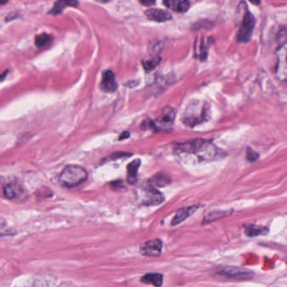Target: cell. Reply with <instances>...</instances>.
I'll return each mask as SVG.
<instances>
[{
    "mask_svg": "<svg viewBox=\"0 0 287 287\" xmlns=\"http://www.w3.org/2000/svg\"><path fill=\"white\" fill-rule=\"evenodd\" d=\"M51 37L46 33L38 35L35 39V44L37 47H43L51 41Z\"/></svg>",
    "mask_w": 287,
    "mask_h": 287,
    "instance_id": "cell-20",
    "label": "cell"
},
{
    "mask_svg": "<svg viewBox=\"0 0 287 287\" xmlns=\"http://www.w3.org/2000/svg\"><path fill=\"white\" fill-rule=\"evenodd\" d=\"M268 233V228L265 227H259L255 225H247L245 226V234L247 236L254 237L259 236V235H264Z\"/></svg>",
    "mask_w": 287,
    "mask_h": 287,
    "instance_id": "cell-18",
    "label": "cell"
},
{
    "mask_svg": "<svg viewBox=\"0 0 287 287\" xmlns=\"http://www.w3.org/2000/svg\"><path fill=\"white\" fill-rule=\"evenodd\" d=\"M248 1H249V2H251V3H253V4H254V5H259V4H260V3H261V1H260V0H248Z\"/></svg>",
    "mask_w": 287,
    "mask_h": 287,
    "instance_id": "cell-25",
    "label": "cell"
},
{
    "mask_svg": "<svg viewBox=\"0 0 287 287\" xmlns=\"http://www.w3.org/2000/svg\"><path fill=\"white\" fill-rule=\"evenodd\" d=\"M88 178V173L84 168L76 165L66 166L60 174L59 182L67 188H73L80 186Z\"/></svg>",
    "mask_w": 287,
    "mask_h": 287,
    "instance_id": "cell-3",
    "label": "cell"
},
{
    "mask_svg": "<svg viewBox=\"0 0 287 287\" xmlns=\"http://www.w3.org/2000/svg\"><path fill=\"white\" fill-rule=\"evenodd\" d=\"M163 243L160 239H154L143 243L140 246V253L144 256H160L162 253Z\"/></svg>",
    "mask_w": 287,
    "mask_h": 287,
    "instance_id": "cell-7",
    "label": "cell"
},
{
    "mask_svg": "<svg viewBox=\"0 0 287 287\" xmlns=\"http://www.w3.org/2000/svg\"><path fill=\"white\" fill-rule=\"evenodd\" d=\"M176 149L179 152L196 155L201 161H216L224 156V153L211 141L202 139L179 144Z\"/></svg>",
    "mask_w": 287,
    "mask_h": 287,
    "instance_id": "cell-1",
    "label": "cell"
},
{
    "mask_svg": "<svg viewBox=\"0 0 287 287\" xmlns=\"http://www.w3.org/2000/svg\"><path fill=\"white\" fill-rule=\"evenodd\" d=\"M149 183L154 187H163L170 183V178L164 173H158L150 178Z\"/></svg>",
    "mask_w": 287,
    "mask_h": 287,
    "instance_id": "cell-17",
    "label": "cell"
},
{
    "mask_svg": "<svg viewBox=\"0 0 287 287\" xmlns=\"http://www.w3.org/2000/svg\"><path fill=\"white\" fill-rule=\"evenodd\" d=\"M141 166L140 160L131 161L127 166V181L130 184H134L137 180L138 170Z\"/></svg>",
    "mask_w": 287,
    "mask_h": 287,
    "instance_id": "cell-16",
    "label": "cell"
},
{
    "mask_svg": "<svg viewBox=\"0 0 287 287\" xmlns=\"http://www.w3.org/2000/svg\"><path fill=\"white\" fill-rule=\"evenodd\" d=\"M100 87L105 93H114L117 90L118 84L116 80V76L112 71L107 70L104 72Z\"/></svg>",
    "mask_w": 287,
    "mask_h": 287,
    "instance_id": "cell-9",
    "label": "cell"
},
{
    "mask_svg": "<svg viewBox=\"0 0 287 287\" xmlns=\"http://www.w3.org/2000/svg\"><path fill=\"white\" fill-rule=\"evenodd\" d=\"M146 16L155 22H166L172 19V14L166 10L160 9H150L145 12Z\"/></svg>",
    "mask_w": 287,
    "mask_h": 287,
    "instance_id": "cell-11",
    "label": "cell"
},
{
    "mask_svg": "<svg viewBox=\"0 0 287 287\" xmlns=\"http://www.w3.org/2000/svg\"><path fill=\"white\" fill-rule=\"evenodd\" d=\"M175 110L173 108L165 107L162 110L161 115L157 118L156 120H146L142 123V126H146V128L152 129V130H170L173 126L174 118H175Z\"/></svg>",
    "mask_w": 287,
    "mask_h": 287,
    "instance_id": "cell-4",
    "label": "cell"
},
{
    "mask_svg": "<svg viewBox=\"0 0 287 287\" xmlns=\"http://www.w3.org/2000/svg\"><path fill=\"white\" fill-rule=\"evenodd\" d=\"M129 136H130V133L124 132L123 135L120 136L119 140H125V139L129 138Z\"/></svg>",
    "mask_w": 287,
    "mask_h": 287,
    "instance_id": "cell-24",
    "label": "cell"
},
{
    "mask_svg": "<svg viewBox=\"0 0 287 287\" xmlns=\"http://www.w3.org/2000/svg\"><path fill=\"white\" fill-rule=\"evenodd\" d=\"M139 197L142 204L147 206L160 205L164 201V195L151 184L142 188L140 191Z\"/></svg>",
    "mask_w": 287,
    "mask_h": 287,
    "instance_id": "cell-6",
    "label": "cell"
},
{
    "mask_svg": "<svg viewBox=\"0 0 287 287\" xmlns=\"http://www.w3.org/2000/svg\"><path fill=\"white\" fill-rule=\"evenodd\" d=\"M23 191L22 186L19 184L9 183L3 186V197L7 199H14V198L20 197V195L23 193Z\"/></svg>",
    "mask_w": 287,
    "mask_h": 287,
    "instance_id": "cell-13",
    "label": "cell"
},
{
    "mask_svg": "<svg viewBox=\"0 0 287 287\" xmlns=\"http://www.w3.org/2000/svg\"><path fill=\"white\" fill-rule=\"evenodd\" d=\"M164 3L168 9L178 13H185L191 6L189 0H164Z\"/></svg>",
    "mask_w": 287,
    "mask_h": 287,
    "instance_id": "cell-12",
    "label": "cell"
},
{
    "mask_svg": "<svg viewBox=\"0 0 287 287\" xmlns=\"http://www.w3.org/2000/svg\"><path fill=\"white\" fill-rule=\"evenodd\" d=\"M209 118V106L204 101L196 100L191 102L185 108L182 121L185 125L195 127L202 124Z\"/></svg>",
    "mask_w": 287,
    "mask_h": 287,
    "instance_id": "cell-2",
    "label": "cell"
},
{
    "mask_svg": "<svg viewBox=\"0 0 287 287\" xmlns=\"http://www.w3.org/2000/svg\"><path fill=\"white\" fill-rule=\"evenodd\" d=\"M79 4L78 0H57L55 2L53 8L50 10L49 14L57 15L68 8V7H77Z\"/></svg>",
    "mask_w": 287,
    "mask_h": 287,
    "instance_id": "cell-14",
    "label": "cell"
},
{
    "mask_svg": "<svg viewBox=\"0 0 287 287\" xmlns=\"http://www.w3.org/2000/svg\"><path fill=\"white\" fill-rule=\"evenodd\" d=\"M255 26V18L250 12H245L243 17L241 26L237 36L239 42L246 43L249 41L253 35V29Z\"/></svg>",
    "mask_w": 287,
    "mask_h": 287,
    "instance_id": "cell-5",
    "label": "cell"
},
{
    "mask_svg": "<svg viewBox=\"0 0 287 287\" xmlns=\"http://www.w3.org/2000/svg\"><path fill=\"white\" fill-rule=\"evenodd\" d=\"M246 155H247V161H250V162H253L259 159L258 153L255 152L253 149H250V148H247Z\"/></svg>",
    "mask_w": 287,
    "mask_h": 287,
    "instance_id": "cell-22",
    "label": "cell"
},
{
    "mask_svg": "<svg viewBox=\"0 0 287 287\" xmlns=\"http://www.w3.org/2000/svg\"><path fill=\"white\" fill-rule=\"evenodd\" d=\"M199 208L200 205H193L179 209V211L177 212L176 214L174 215L172 221H171V225L176 226L179 224L180 222H184L186 218L191 216L192 214H195Z\"/></svg>",
    "mask_w": 287,
    "mask_h": 287,
    "instance_id": "cell-10",
    "label": "cell"
},
{
    "mask_svg": "<svg viewBox=\"0 0 287 287\" xmlns=\"http://www.w3.org/2000/svg\"><path fill=\"white\" fill-rule=\"evenodd\" d=\"M1 1V5H3V4H5L9 0H0Z\"/></svg>",
    "mask_w": 287,
    "mask_h": 287,
    "instance_id": "cell-26",
    "label": "cell"
},
{
    "mask_svg": "<svg viewBox=\"0 0 287 287\" xmlns=\"http://www.w3.org/2000/svg\"><path fill=\"white\" fill-rule=\"evenodd\" d=\"M221 274L229 278L239 281H246L253 278V273L251 270H245L243 268L226 267L221 271Z\"/></svg>",
    "mask_w": 287,
    "mask_h": 287,
    "instance_id": "cell-8",
    "label": "cell"
},
{
    "mask_svg": "<svg viewBox=\"0 0 287 287\" xmlns=\"http://www.w3.org/2000/svg\"><path fill=\"white\" fill-rule=\"evenodd\" d=\"M163 280H164V276L162 274L149 273L142 276L141 282L144 284L153 285L154 287H161L163 285Z\"/></svg>",
    "mask_w": 287,
    "mask_h": 287,
    "instance_id": "cell-15",
    "label": "cell"
},
{
    "mask_svg": "<svg viewBox=\"0 0 287 287\" xmlns=\"http://www.w3.org/2000/svg\"><path fill=\"white\" fill-rule=\"evenodd\" d=\"M139 1L140 3L145 6L154 5L155 2H156V0H139Z\"/></svg>",
    "mask_w": 287,
    "mask_h": 287,
    "instance_id": "cell-23",
    "label": "cell"
},
{
    "mask_svg": "<svg viewBox=\"0 0 287 287\" xmlns=\"http://www.w3.org/2000/svg\"><path fill=\"white\" fill-rule=\"evenodd\" d=\"M227 216V212H213L208 214L206 217H205L204 222H211L214 220L218 219V218H222V217Z\"/></svg>",
    "mask_w": 287,
    "mask_h": 287,
    "instance_id": "cell-21",
    "label": "cell"
},
{
    "mask_svg": "<svg viewBox=\"0 0 287 287\" xmlns=\"http://www.w3.org/2000/svg\"><path fill=\"white\" fill-rule=\"evenodd\" d=\"M160 62H161V58L160 57H155L152 59L144 61L142 62V66L147 72H151V71L154 70L157 66H159Z\"/></svg>",
    "mask_w": 287,
    "mask_h": 287,
    "instance_id": "cell-19",
    "label": "cell"
}]
</instances>
